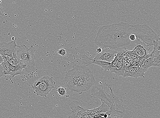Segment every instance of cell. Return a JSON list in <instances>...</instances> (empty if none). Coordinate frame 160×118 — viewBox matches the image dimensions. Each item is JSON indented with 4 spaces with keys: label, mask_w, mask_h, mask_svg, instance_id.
Returning a JSON list of instances; mask_svg holds the SVG:
<instances>
[{
    "label": "cell",
    "mask_w": 160,
    "mask_h": 118,
    "mask_svg": "<svg viewBox=\"0 0 160 118\" xmlns=\"http://www.w3.org/2000/svg\"><path fill=\"white\" fill-rule=\"evenodd\" d=\"M160 55H155L152 54L150 58L146 60L142 67L148 70L152 66L160 67Z\"/></svg>",
    "instance_id": "12"
},
{
    "label": "cell",
    "mask_w": 160,
    "mask_h": 118,
    "mask_svg": "<svg viewBox=\"0 0 160 118\" xmlns=\"http://www.w3.org/2000/svg\"><path fill=\"white\" fill-rule=\"evenodd\" d=\"M132 51L139 57L144 58L148 54L150 47L147 44L137 38Z\"/></svg>",
    "instance_id": "10"
},
{
    "label": "cell",
    "mask_w": 160,
    "mask_h": 118,
    "mask_svg": "<svg viewBox=\"0 0 160 118\" xmlns=\"http://www.w3.org/2000/svg\"></svg>",
    "instance_id": "23"
},
{
    "label": "cell",
    "mask_w": 160,
    "mask_h": 118,
    "mask_svg": "<svg viewBox=\"0 0 160 118\" xmlns=\"http://www.w3.org/2000/svg\"><path fill=\"white\" fill-rule=\"evenodd\" d=\"M56 83L52 77L45 76L35 82L31 87L37 96L46 97L55 88Z\"/></svg>",
    "instance_id": "4"
},
{
    "label": "cell",
    "mask_w": 160,
    "mask_h": 118,
    "mask_svg": "<svg viewBox=\"0 0 160 118\" xmlns=\"http://www.w3.org/2000/svg\"><path fill=\"white\" fill-rule=\"evenodd\" d=\"M0 15H1V14H0Z\"/></svg>",
    "instance_id": "24"
},
{
    "label": "cell",
    "mask_w": 160,
    "mask_h": 118,
    "mask_svg": "<svg viewBox=\"0 0 160 118\" xmlns=\"http://www.w3.org/2000/svg\"><path fill=\"white\" fill-rule=\"evenodd\" d=\"M110 90L107 94L101 83L92 88L91 91V97L94 99H98L108 106L110 109V116H114L117 118H122L125 113V108L123 105L122 97L121 95L117 96L114 94L111 88L112 85L106 84Z\"/></svg>",
    "instance_id": "2"
},
{
    "label": "cell",
    "mask_w": 160,
    "mask_h": 118,
    "mask_svg": "<svg viewBox=\"0 0 160 118\" xmlns=\"http://www.w3.org/2000/svg\"><path fill=\"white\" fill-rule=\"evenodd\" d=\"M147 70L142 67H140L139 66L131 67L129 68L125 69L124 73L123 76L124 78L131 77L136 79L139 77L144 78L145 72L147 71Z\"/></svg>",
    "instance_id": "8"
},
{
    "label": "cell",
    "mask_w": 160,
    "mask_h": 118,
    "mask_svg": "<svg viewBox=\"0 0 160 118\" xmlns=\"http://www.w3.org/2000/svg\"><path fill=\"white\" fill-rule=\"evenodd\" d=\"M35 50L32 45L29 47L24 44L17 45L16 55L18 60L24 69L29 68L35 65L36 58L34 53Z\"/></svg>",
    "instance_id": "3"
},
{
    "label": "cell",
    "mask_w": 160,
    "mask_h": 118,
    "mask_svg": "<svg viewBox=\"0 0 160 118\" xmlns=\"http://www.w3.org/2000/svg\"><path fill=\"white\" fill-rule=\"evenodd\" d=\"M95 83L94 75L88 66L80 79L74 92L81 94L83 92L90 90Z\"/></svg>",
    "instance_id": "6"
},
{
    "label": "cell",
    "mask_w": 160,
    "mask_h": 118,
    "mask_svg": "<svg viewBox=\"0 0 160 118\" xmlns=\"http://www.w3.org/2000/svg\"><path fill=\"white\" fill-rule=\"evenodd\" d=\"M110 111V109L108 106L104 103H102V105L99 107L93 109L86 110V112L90 118L92 116L98 114V113H107L109 117V113Z\"/></svg>",
    "instance_id": "13"
},
{
    "label": "cell",
    "mask_w": 160,
    "mask_h": 118,
    "mask_svg": "<svg viewBox=\"0 0 160 118\" xmlns=\"http://www.w3.org/2000/svg\"><path fill=\"white\" fill-rule=\"evenodd\" d=\"M70 107L72 110L69 116V118H83V115L87 113L86 110L79 105L78 101H73Z\"/></svg>",
    "instance_id": "11"
},
{
    "label": "cell",
    "mask_w": 160,
    "mask_h": 118,
    "mask_svg": "<svg viewBox=\"0 0 160 118\" xmlns=\"http://www.w3.org/2000/svg\"><path fill=\"white\" fill-rule=\"evenodd\" d=\"M9 64L0 55V78L8 75Z\"/></svg>",
    "instance_id": "14"
},
{
    "label": "cell",
    "mask_w": 160,
    "mask_h": 118,
    "mask_svg": "<svg viewBox=\"0 0 160 118\" xmlns=\"http://www.w3.org/2000/svg\"><path fill=\"white\" fill-rule=\"evenodd\" d=\"M117 52L108 48L102 50L101 53L98 54L93 58L94 60L111 63L115 57Z\"/></svg>",
    "instance_id": "9"
},
{
    "label": "cell",
    "mask_w": 160,
    "mask_h": 118,
    "mask_svg": "<svg viewBox=\"0 0 160 118\" xmlns=\"http://www.w3.org/2000/svg\"><path fill=\"white\" fill-rule=\"evenodd\" d=\"M132 35L149 47L153 46L154 41L160 40L159 36L147 24L132 25L121 22L100 27L94 42L102 49H117L130 45Z\"/></svg>",
    "instance_id": "1"
},
{
    "label": "cell",
    "mask_w": 160,
    "mask_h": 118,
    "mask_svg": "<svg viewBox=\"0 0 160 118\" xmlns=\"http://www.w3.org/2000/svg\"><path fill=\"white\" fill-rule=\"evenodd\" d=\"M16 41V39H15L8 43L0 42V55L2 57H8L11 58L17 55V45Z\"/></svg>",
    "instance_id": "7"
},
{
    "label": "cell",
    "mask_w": 160,
    "mask_h": 118,
    "mask_svg": "<svg viewBox=\"0 0 160 118\" xmlns=\"http://www.w3.org/2000/svg\"><path fill=\"white\" fill-rule=\"evenodd\" d=\"M57 53L58 55H60L63 57L65 56L67 54L66 50L65 49L62 48L58 50Z\"/></svg>",
    "instance_id": "19"
},
{
    "label": "cell",
    "mask_w": 160,
    "mask_h": 118,
    "mask_svg": "<svg viewBox=\"0 0 160 118\" xmlns=\"http://www.w3.org/2000/svg\"><path fill=\"white\" fill-rule=\"evenodd\" d=\"M4 58L5 59L7 62L11 65L17 66L20 64L19 61L18 60L17 55L13 56L11 58L8 57H4Z\"/></svg>",
    "instance_id": "16"
},
{
    "label": "cell",
    "mask_w": 160,
    "mask_h": 118,
    "mask_svg": "<svg viewBox=\"0 0 160 118\" xmlns=\"http://www.w3.org/2000/svg\"><path fill=\"white\" fill-rule=\"evenodd\" d=\"M102 49L101 47H99L96 49V53L97 54H99L101 53L102 51Z\"/></svg>",
    "instance_id": "20"
},
{
    "label": "cell",
    "mask_w": 160,
    "mask_h": 118,
    "mask_svg": "<svg viewBox=\"0 0 160 118\" xmlns=\"http://www.w3.org/2000/svg\"><path fill=\"white\" fill-rule=\"evenodd\" d=\"M23 67L20 64L17 66H13L9 64V71L8 75H10L13 77L16 76L21 75Z\"/></svg>",
    "instance_id": "15"
},
{
    "label": "cell",
    "mask_w": 160,
    "mask_h": 118,
    "mask_svg": "<svg viewBox=\"0 0 160 118\" xmlns=\"http://www.w3.org/2000/svg\"><path fill=\"white\" fill-rule=\"evenodd\" d=\"M1 1H0V4H1Z\"/></svg>",
    "instance_id": "22"
},
{
    "label": "cell",
    "mask_w": 160,
    "mask_h": 118,
    "mask_svg": "<svg viewBox=\"0 0 160 118\" xmlns=\"http://www.w3.org/2000/svg\"><path fill=\"white\" fill-rule=\"evenodd\" d=\"M88 66L85 65H74L72 69L66 72L64 83L69 90L74 92L80 79Z\"/></svg>",
    "instance_id": "5"
},
{
    "label": "cell",
    "mask_w": 160,
    "mask_h": 118,
    "mask_svg": "<svg viewBox=\"0 0 160 118\" xmlns=\"http://www.w3.org/2000/svg\"><path fill=\"white\" fill-rule=\"evenodd\" d=\"M108 1H112L113 2L114 1V0H108Z\"/></svg>",
    "instance_id": "21"
},
{
    "label": "cell",
    "mask_w": 160,
    "mask_h": 118,
    "mask_svg": "<svg viewBox=\"0 0 160 118\" xmlns=\"http://www.w3.org/2000/svg\"><path fill=\"white\" fill-rule=\"evenodd\" d=\"M56 91L59 96L64 97L67 94V88L64 86H59L57 88Z\"/></svg>",
    "instance_id": "17"
},
{
    "label": "cell",
    "mask_w": 160,
    "mask_h": 118,
    "mask_svg": "<svg viewBox=\"0 0 160 118\" xmlns=\"http://www.w3.org/2000/svg\"><path fill=\"white\" fill-rule=\"evenodd\" d=\"M160 40L158 41H154L153 42V46H154V50L160 51Z\"/></svg>",
    "instance_id": "18"
}]
</instances>
